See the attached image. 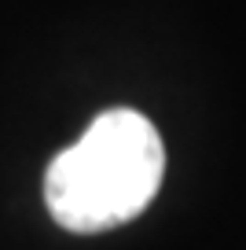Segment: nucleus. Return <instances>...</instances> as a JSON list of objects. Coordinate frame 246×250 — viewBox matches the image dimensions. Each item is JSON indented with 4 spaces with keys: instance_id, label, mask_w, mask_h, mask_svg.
<instances>
[{
    "instance_id": "nucleus-1",
    "label": "nucleus",
    "mask_w": 246,
    "mask_h": 250,
    "mask_svg": "<svg viewBox=\"0 0 246 250\" xmlns=\"http://www.w3.org/2000/svg\"><path fill=\"white\" fill-rule=\"evenodd\" d=\"M165 147L151 118L110 107L44 173V203L59 228L96 235L132 221L158 195Z\"/></svg>"
}]
</instances>
